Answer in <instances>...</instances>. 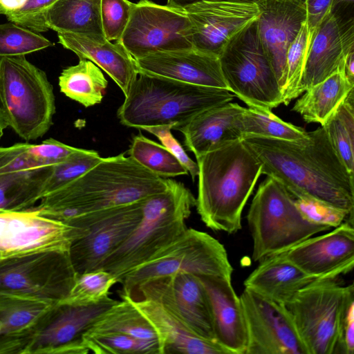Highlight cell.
<instances>
[{"label":"cell","mask_w":354,"mask_h":354,"mask_svg":"<svg viewBox=\"0 0 354 354\" xmlns=\"http://www.w3.org/2000/svg\"><path fill=\"white\" fill-rule=\"evenodd\" d=\"M242 140L261 164V174L279 181L294 198L316 199L353 217V175L322 126L297 140L255 136Z\"/></svg>","instance_id":"cell-1"},{"label":"cell","mask_w":354,"mask_h":354,"mask_svg":"<svg viewBox=\"0 0 354 354\" xmlns=\"http://www.w3.org/2000/svg\"><path fill=\"white\" fill-rule=\"evenodd\" d=\"M171 179L160 177L124 153L102 158L64 187L32 207L40 214L70 225L88 213L131 203L167 189Z\"/></svg>","instance_id":"cell-2"},{"label":"cell","mask_w":354,"mask_h":354,"mask_svg":"<svg viewBox=\"0 0 354 354\" xmlns=\"http://www.w3.org/2000/svg\"><path fill=\"white\" fill-rule=\"evenodd\" d=\"M199 169L196 207L201 219L214 231L234 234L261 175V164L242 140L196 158Z\"/></svg>","instance_id":"cell-3"},{"label":"cell","mask_w":354,"mask_h":354,"mask_svg":"<svg viewBox=\"0 0 354 354\" xmlns=\"http://www.w3.org/2000/svg\"><path fill=\"white\" fill-rule=\"evenodd\" d=\"M234 96L225 88L140 73L118 108L117 116L128 127L142 129L169 124L178 130L200 113L230 102Z\"/></svg>","instance_id":"cell-4"},{"label":"cell","mask_w":354,"mask_h":354,"mask_svg":"<svg viewBox=\"0 0 354 354\" xmlns=\"http://www.w3.org/2000/svg\"><path fill=\"white\" fill-rule=\"evenodd\" d=\"M196 198L182 183L171 180L165 191L142 200L140 221L99 269L121 283L124 276L172 243L187 230Z\"/></svg>","instance_id":"cell-5"},{"label":"cell","mask_w":354,"mask_h":354,"mask_svg":"<svg viewBox=\"0 0 354 354\" xmlns=\"http://www.w3.org/2000/svg\"><path fill=\"white\" fill-rule=\"evenodd\" d=\"M0 104L9 127L26 141L42 137L53 124V86L25 55L0 58Z\"/></svg>","instance_id":"cell-6"},{"label":"cell","mask_w":354,"mask_h":354,"mask_svg":"<svg viewBox=\"0 0 354 354\" xmlns=\"http://www.w3.org/2000/svg\"><path fill=\"white\" fill-rule=\"evenodd\" d=\"M252 239V260L286 252L313 235L330 228L306 221L294 198L274 178L259 185L247 214Z\"/></svg>","instance_id":"cell-7"},{"label":"cell","mask_w":354,"mask_h":354,"mask_svg":"<svg viewBox=\"0 0 354 354\" xmlns=\"http://www.w3.org/2000/svg\"><path fill=\"white\" fill-rule=\"evenodd\" d=\"M354 301L353 283L317 279L283 305L307 354H337L342 324Z\"/></svg>","instance_id":"cell-8"},{"label":"cell","mask_w":354,"mask_h":354,"mask_svg":"<svg viewBox=\"0 0 354 354\" xmlns=\"http://www.w3.org/2000/svg\"><path fill=\"white\" fill-rule=\"evenodd\" d=\"M227 89L249 107L282 104V91L260 39L257 19L235 34L218 56Z\"/></svg>","instance_id":"cell-9"},{"label":"cell","mask_w":354,"mask_h":354,"mask_svg":"<svg viewBox=\"0 0 354 354\" xmlns=\"http://www.w3.org/2000/svg\"><path fill=\"white\" fill-rule=\"evenodd\" d=\"M233 268L223 244L211 235L187 228L172 243L127 273L120 297H129L142 284L178 273L223 277L232 281Z\"/></svg>","instance_id":"cell-10"},{"label":"cell","mask_w":354,"mask_h":354,"mask_svg":"<svg viewBox=\"0 0 354 354\" xmlns=\"http://www.w3.org/2000/svg\"><path fill=\"white\" fill-rule=\"evenodd\" d=\"M77 277L67 250L0 258V295L55 304L68 297Z\"/></svg>","instance_id":"cell-11"},{"label":"cell","mask_w":354,"mask_h":354,"mask_svg":"<svg viewBox=\"0 0 354 354\" xmlns=\"http://www.w3.org/2000/svg\"><path fill=\"white\" fill-rule=\"evenodd\" d=\"M120 42L134 59L149 54L189 49L192 24L183 9L140 0L133 3Z\"/></svg>","instance_id":"cell-12"},{"label":"cell","mask_w":354,"mask_h":354,"mask_svg":"<svg viewBox=\"0 0 354 354\" xmlns=\"http://www.w3.org/2000/svg\"><path fill=\"white\" fill-rule=\"evenodd\" d=\"M118 302L109 296L94 304L62 301L50 306L37 324L24 354H86L84 335Z\"/></svg>","instance_id":"cell-13"},{"label":"cell","mask_w":354,"mask_h":354,"mask_svg":"<svg viewBox=\"0 0 354 354\" xmlns=\"http://www.w3.org/2000/svg\"><path fill=\"white\" fill-rule=\"evenodd\" d=\"M121 297L153 301L196 335L216 342L209 299L196 275L178 273L156 278L140 286L129 297Z\"/></svg>","instance_id":"cell-14"},{"label":"cell","mask_w":354,"mask_h":354,"mask_svg":"<svg viewBox=\"0 0 354 354\" xmlns=\"http://www.w3.org/2000/svg\"><path fill=\"white\" fill-rule=\"evenodd\" d=\"M239 297L248 335L245 354H307L283 304L247 288Z\"/></svg>","instance_id":"cell-15"},{"label":"cell","mask_w":354,"mask_h":354,"mask_svg":"<svg viewBox=\"0 0 354 354\" xmlns=\"http://www.w3.org/2000/svg\"><path fill=\"white\" fill-rule=\"evenodd\" d=\"M80 230L31 208L0 212V258L33 252L69 250Z\"/></svg>","instance_id":"cell-16"},{"label":"cell","mask_w":354,"mask_h":354,"mask_svg":"<svg viewBox=\"0 0 354 354\" xmlns=\"http://www.w3.org/2000/svg\"><path fill=\"white\" fill-rule=\"evenodd\" d=\"M142 200L97 212V220L69 248L77 275L98 270L128 238L140 220Z\"/></svg>","instance_id":"cell-17"},{"label":"cell","mask_w":354,"mask_h":354,"mask_svg":"<svg viewBox=\"0 0 354 354\" xmlns=\"http://www.w3.org/2000/svg\"><path fill=\"white\" fill-rule=\"evenodd\" d=\"M51 168L39 162L32 144L0 147V212L35 207L43 197Z\"/></svg>","instance_id":"cell-18"},{"label":"cell","mask_w":354,"mask_h":354,"mask_svg":"<svg viewBox=\"0 0 354 354\" xmlns=\"http://www.w3.org/2000/svg\"><path fill=\"white\" fill-rule=\"evenodd\" d=\"M192 24L193 48L218 57L229 40L259 14L256 3L202 1L183 9Z\"/></svg>","instance_id":"cell-19"},{"label":"cell","mask_w":354,"mask_h":354,"mask_svg":"<svg viewBox=\"0 0 354 354\" xmlns=\"http://www.w3.org/2000/svg\"><path fill=\"white\" fill-rule=\"evenodd\" d=\"M282 254L313 277L337 279L354 267L353 225L344 222L330 232L311 236Z\"/></svg>","instance_id":"cell-20"},{"label":"cell","mask_w":354,"mask_h":354,"mask_svg":"<svg viewBox=\"0 0 354 354\" xmlns=\"http://www.w3.org/2000/svg\"><path fill=\"white\" fill-rule=\"evenodd\" d=\"M257 5L259 35L282 91L288 49L306 21V0H261Z\"/></svg>","instance_id":"cell-21"},{"label":"cell","mask_w":354,"mask_h":354,"mask_svg":"<svg viewBox=\"0 0 354 354\" xmlns=\"http://www.w3.org/2000/svg\"><path fill=\"white\" fill-rule=\"evenodd\" d=\"M353 48L354 20L340 23L329 12L309 42L297 97L340 71L344 56Z\"/></svg>","instance_id":"cell-22"},{"label":"cell","mask_w":354,"mask_h":354,"mask_svg":"<svg viewBox=\"0 0 354 354\" xmlns=\"http://www.w3.org/2000/svg\"><path fill=\"white\" fill-rule=\"evenodd\" d=\"M135 62L138 73L227 89L218 57L194 48L156 52L135 59Z\"/></svg>","instance_id":"cell-23"},{"label":"cell","mask_w":354,"mask_h":354,"mask_svg":"<svg viewBox=\"0 0 354 354\" xmlns=\"http://www.w3.org/2000/svg\"><path fill=\"white\" fill-rule=\"evenodd\" d=\"M198 277L209 299L215 341L228 354H245L248 342L245 320L232 281L218 277Z\"/></svg>","instance_id":"cell-24"},{"label":"cell","mask_w":354,"mask_h":354,"mask_svg":"<svg viewBox=\"0 0 354 354\" xmlns=\"http://www.w3.org/2000/svg\"><path fill=\"white\" fill-rule=\"evenodd\" d=\"M244 107L226 102L200 113L178 131L184 136V145L196 158L234 141L242 140L238 118Z\"/></svg>","instance_id":"cell-25"},{"label":"cell","mask_w":354,"mask_h":354,"mask_svg":"<svg viewBox=\"0 0 354 354\" xmlns=\"http://www.w3.org/2000/svg\"><path fill=\"white\" fill-rule=\"evenodd\" d=\"M59 43L75 53L80 59H88L106 72L124 95L136 81L138 71L135 59L120 41H97L84 35L57 33Z\"/></svg>","instance_id":"cell-26"},{"label":"cell","mask_w":354,"mask_h":354,"mask_svg":"<svg viewBox=\"0 0 354 354\" xmlns=\"http://www.w3.org/2000/svg\"><path fill=\"white\" fill-rule=\"evenodd\" d=\"M131 301L154 328L160 354H228L216 342L194 333L159 304L148 299Z\"/></svg>","instance_id":"cell-27"},{"label":"cell","mask_w":354,"mask_h":354,"mask_svg":"<svg viewBox=\"0 0 354 354\" xmlns=\"http://www.w3.org/2000/svg\"><path fill=\"white\" fill-rule=\"evenodd\" d=\"M244 281L245 288L284 304L317 279L286 259L282 253L268 256Z\"/></svg>","instance_id":"cell-28"},{"label":"cell","mask_w":354,"mask_h":354,"mask_svg":"<svg viewBox=\"0 0 354 354\" xmlns=\"http://www.w3.org/2000/svg\"><path fill=\"white\" fill-rule=\"evenodd\" d=\"M53 304L0 295V354H24L37 322Z\"/></svg>","instance_id":"cell-29"},{"label":"cell","mask_w":354,"mask_h":354,"mask_svg":"<svg viewBox=\"0 0 354 354\" xmlns=\"http://www.w3.org/2000/svg\"><path fill=\"white\" fill-rule=\"evenodd\" d=\"M101 0H57L47 10L46 24L57 33H72L104 41Z\"/></svg>","instance_id":"cell-30"},{"label":"cell","mask_w":354,"mask_h":354,"mask_svg":"<svg viewBox=\"0 0 354 354\" xmlns=\"http://www.w3.org/2000/svg\"><path fill=\"white\" fill-rule=\"evenodd\" d=\"M341 71H338L306 90L295 103L292 111L301 115L308 123L323 125L353 90Z\"/></svg>","instance_id":"cell-31"},{"label":"cell","mask_w":354,"mask_h":354,"mask_svg":"<svg viewBox=\"0 0 354 354\" xmlns=\"http://www.w3.org/2000/svg\"><path fill=\"white\" fill-rule=\"evenodd\" d=\"M107 85L108 81L100 68L84 59L64 69L59 77L61 92L85 107L100 103Z\"/></svg>","instance_id":"cell-32"},{"label":"cell","mask_w":354,"mask_h":354,"mask_svg":"<svg viewBox=\"0 0 354 354\" xmlns=\"http://www.w3.org/2000/svg\"><path fill=\"white\" fill-rule=\"evenodd\" d=\"M121 298V301H118L95 321L86 334L114 332L142 339L158 340L156 333L149 322L131 300Z\"/></svg>","instance_id":"cell-33"},{"label":"cell","mask_w":354,"mask_h":354,"mask_svg":"<svg viewBox=\"0 0 354 354\" xmlns=\"http://www.w3.org/2000/svg\"><path fill=\"white\" fill-rule=\"evenodd\" d=\"M242 138L248 136L297 140L304 138L306 131L291 123L284 122L270 109L245 108L238 118Z\"/></svg>","instance_id":"cell-34"},{"label":"cell","mask_w":354,"mask_h":354,"mask_svg":"<svg viewBox=\"0 0 354 354\" xmlns=\"http://www.w3.org/2000/svg\"><path fill=\"white\" fill-rule=\"evenodd\" d=\"M351 90L322 125L348 171L354 174V95Z\"/></svg>","instance_id":"cell-35"},{"label":"cell","mask_w":354,"mask_h":354,"mask_svg":"<svg viewBox=\"0 0 354 354\" xmlns=\"http://www.w3.org/2000/svg\"><path fill=\"white\" fill-rule=\"evenodd\" d=\"M128 153L141 166L162 178L189 174L181 162L163 145L142 134L133 138Z\"/></svg>","instance_id":"cell-36"},{"label":"cell","mask_w":354,"mask_h":354,"mask_svg":"<svg viewBox=\"0 0 354 354\" xmlns=\"http://www.w3.org/2000/svg\"><path fill=\"white\" fill-rule=\"evenodd\" d=\"M84 339L89 352L97 354H160L158 340L142 339L114 332L87 333Z\"/></svg>","instance_id":"cell-37"},{"label":"cell","mask_w":354,"mask_h":354,"mask_svg":"<svg viewBox=\"0 0 354 354\" xmlns=\"http://www.w3.org/2000/svg\"><path fill=\"white\" fill-rule=\"evenodd\" d=\"M53 46L39 32L11 21L0 24V58L26 55Z\"/></svg>","instance_id":"cell-38"},{"label":"cell","mask_w":354,"mask_h":354,"mask_svg":"<svg viewBox=\"0 0 354 354\" xmlns=\"http://www.w3.org/2000/svg\"><path fill=\"white\" fill-rule=\"evenodd\" d=\"M102 159L96 151L77 148L66 159L52 166L43 197L75 180Z\"/></svg>","instance_id":"cell-39"},{"label":"cell","mask_w":354,"mask_h":354,"mask_svg":"<svg viewBox=\"0 0 354 354\" xmlns=\"http://www.w3.org/2000/svg\"><path fill=\"white\" fill-rule=\"evenodd\" d=\"M57 0H0V15L37 32L48 30L46 15Z\"/></svg>","instance_id":"cell-40"},{"label":"cell","mask_w":354,"mask_h":354,"mask_svg":"<svg viewBox=\"0 0 354 354\" xmlns=\"http://www.w3.org/2000/svg\"><path fill=\"white\" fill-rule=\"evenodd\" d=\"M118 283L109 272L98 269L78 274L68 297L63 301L80 304L99 302L109 297L111 288Z\"/></svg>","instance_id":"cell-41"},{"label":"cell","mask_w":354,"mask_h":354,"mask_svg":"<svg viewBox=\"0 0 354 354\" xmlns=\"http://www.w3.org/2000/svg\"><path fill=\"white\" fill-rule=\"evenodd\" d=\"M309 45L308 33L305 23L286 54V82L282 91V104L288 105L297 97V91L302 75Z\"/></svg>","instance_id":"cell-42"},{"label":"cell","mask_w":354,"mask_h":354,"mask_svg":"<svg viewBox=\"0 0 354 354\" xmlns=\"http://www.w3.org/2000/svg\"><path fill=\"white\" fill-rule=\"evenodd\" d=\"M294 201L303 217L313 224L330 229L344 221L353 225V217L345 210L310 198H298Z\"/></svg>","instance_id":"cell-43"},{"label":"cell","mask_w":354,"mask_h":354,"mask_svg":"<svg viewBox=\"0 0 354 354\" xmlns=\"http://www.w3.org/2000/svg\"><path fill=\"white\" fill-rule=\"evenodd\" d=\"M133 3L129 0H101L102 26L107 40H120L129 22Z\"/></svg>","instance_id":"cell-44"},{"label":"cell","mask_w":354,"mask_h":354,"mask_svg":"<svg viewBox=\"0 0 354 354\" xmlns=\"http://www.w3.org/2000/svg\"><path fill=\"white\" fill-rule=\"evenodd\" d=\"M142 129L156 136L162 145L186 168L188 173L191 175L192 180H195L199 172L198 164L188 156L183 147L174 137L171 132V130L173 129L171 125L164 124L145 127Z\"/></svg>","instance_id":"cell-45"},{"label":"cell","mask_w":354,"mask_h":354,"mask_svg":"<svg viewBox=\"0 0 354 354\" xmlns=\"http://www.w3.org/2000/svg\"><path fill=\"white\" fill-rule=\"evenodd\" d=\"M333 0H306V27L309 42L316 30L330 12Z\"/></svg>","instance_id":"cell-46"},{"label":"cell","mask_w":354,"mask_h":354,"mask_svg":"<svg viewBox=\"0 0 354 354\" xmlns=\"http://www.w3.org/2000/svg\"><path fill=\"white\" fill-rule=\"evenodd\" d=\"M354 353V301L346 308L341 326L337 354Z\"/></svg>","instance_id":"cell-47"},{"label":"cell","mask_w":354,"mask_h":354,"mask_svg":"<svg viewBox=\"0 0 354 354\" xmlns=\"http://www.w3.org/2000/svg\"><path fill=\"white\" fill-rule=\"evenodd\" d=\"M354 0H333L330 12L339 22L354 19Z\"/></svg>","instance_id":"cell-48"},{"label":"cell","mask_w":354,"mask_h":354,"mask_svg":"<svg viewBox=\"0 0 354 354\" xmlns=\"http://www.w3.org/2000/svg\"><path fill=\"white\" fill-rule=\"evenodd\" d=\"M261 0H167V5L178 9H184L193 4L202 2H232L241 3H257Z\"/></svg>","instance_id":"cell-49"},{"label":"cell","mask_w":354,"mask_h":354,"mask_svg":"<svg viewBox=\"0 0 354 354\" xmlns=\"http://www.w3.org/2000/svg\"><path fill=\"white\" fill-rule=\"evenodd\" d=\"M340 71L349 82L354 84V48L344 56Z\"/></svg>","instance_id":"cell-50"},{"label":"cell","mask_w":354,"mask_h":354,"mask_svg":"<svg viewBox=\"0 0 354 354\" xmlns=\"http://www.w3.org/2000/svg\"><path fill=\"white\" fill-rule=\"evenodd\" d=\"M9 127L6 116L0 104V139L3 135V131Z\"/></svg>","instance_id":"cell-51"}]
</instances>
